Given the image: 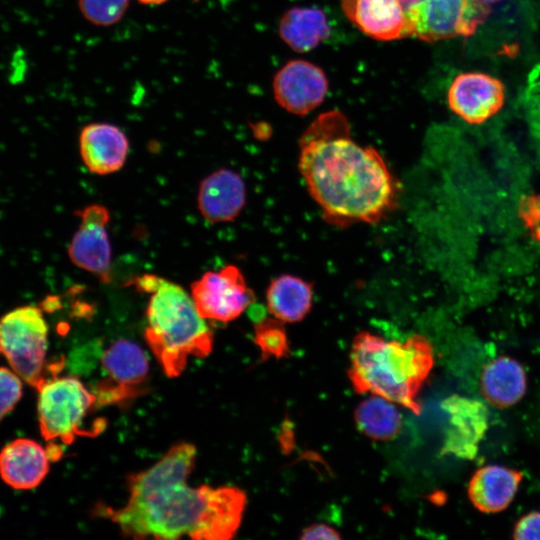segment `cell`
I'll return each instance as SVG.
<instances>
[{
    "label": "cell",
    "instance_id": "6da1fadb",
    "mask_svg": "<svg viewBox=\"0 0 540 540\" xmlns=\"http://www.w3.org/2000/svg\"><path fill=\"white\" fill-rule=\"evenodd\" d=\"M196 456L191 443L173 445L155 464L129 476L122 507H102L101 515L134 539H232L242 522L246 494L234 486L191 487Z\"/></svg>",
    "mask_w": 540,
    "mask_h": 540
},
{
    "label": "cell",
    "instance_id": "7a4b0ae2",
    "mask_svg": "<svg viewBox=\"0 0 540 540\" xmlns=\"http://www.w3.org/2000/svg\"><path fill=\"white\" fill-rule=\"evenodd\" d=\"M299 171L331 224L379 222L396 206L399 187L382 156L350 136L346 117L329 111L300 138Z\"/></svg>",
    "mask_w": 540,
    "mask_h": 540
},
{
    "label": "cell",
    "instance_id": "3957f363",
    "mask_svg": "<svg viewBox=\"0 0 540 540\" xmlns=\"http://www.w3.org/2000/svg\"><path fill=\"white\" fill-rule=\"evenodd\" d=\"M433 365V348L422 335L400 343L362 331L352 343L348 377L357 393L381 396L419 414L417 396Z\"/></svg>",
    "mask_w": 540,
    "mask_h": 540
},
{
    "label": "cell",
    "instance_id": "277c9868",
    "mask_svg": "<svg viewBox=\"0 0 540 540\" xmlns=\"http://www.w3.org/2000/svg\"><path fill=\"white\" fill-rule=\"evenodd\" d=\"M138 289L151 293L144 336L168 377H178L189 357L203 358L213 348V333L181 286L154 275L137 278Z\"/></svg>",
    "mask_w": 540,
    "mask_h": 540
},
{
    "label": "cell",
    "instance_id": "5b68a950",
    "mask_svg": "<svg viewBox=\"0 0 540 540\" xmlns=\"http://www.w3.org/2000/svg\"><path fill=\"white\" fill-rule=\"evenodd\" d=\"M48 323L35 305L16 307L0 317V355L10 368L30 386L46 377Z\"/></svg>",
    "mask_w": 540,
    "mask_h": 540
},
{
    "label": "cell",
    "instance_id": "8992f818",
    "mask_svg": "<svg viewBox=\"0 0 540 540\" xmlns=\"http://www.w3.org/2000/svg\"><path fill=\"white\" fill-rule=\"evenodd\" d=\"M37 391L39 429L46 441L70 444L85 433L84 421L96 408V397L91 389L75 376H51Z\"/></svg>",
    "mask_w": 540,
    "mask_h": 540
},
{
    "label": "cell",
    "instance_id": "52a82bcc",
    "mask_svg": "<svg viewBox=\"0 0 540 540\" xmlns=\"http://www.w3.org/2000/svg\"><path fill=\"white\" fill-rule=\"evenodd\" d=\"M409 36L435 42L468 37L487 18L488 5L475 0H400Z\"/></svg>",
    "mask_w": 540,
    "mask_h": 540
},
{
    "label": "cell",
    "instance_id": "ba28073f",
    "mask_svg": "<svg viewBox=\"0 0 540 540\" xmlns=\"http://www.w3.org/2000/svg\"><path fill=\"white\" fill-rule=\"evenodd\" d=\"M100 364L103 377L90 388L96 407L123 404L139 396L148 382L147 353L133 341H114L103 352Z\"/></svg>",
    "mask_w": 540,
    "mask_h": 540
},
{
    "label": "cell",
    "instance_id": "9c48e42d",
    "mask_svg": "<svg viewBox=\"0 0 540 540\" xmlns=\"http://www.w3.org/2000/svg\"><path fill=\"white\" fill-rule=\"evenodd\" d=\"M190 296L204 319L224 323L240 317L255 301L242 272L234 265L204 273L192 282Z\"/></svg>",
    "mask_w": 540,
    "mask_h": 540
},
{
    "label": "cell",
    "instance_id": "30bf717a",
    "mask_svg": "<svg viewBox=\"0 0 540 540\" xmlns=\"http://www.w3.org/2000/svg\"><path fill=\"white\" fill-rule=\"evenodd\" d=\"M80 224L68 246L70 261L78 268L110 281L111 244L107 226L110 212L101 204H90L76 211Z\"/></svg>",
    "mask_w": 540,
    "mask_h": 540
},
{
    "label": "cell",
    "instance_id": "8fae6325",
    "mask_svg": "<svg viewBox=\"0 0 540 540\" xmlns=\"http://www.w3.org/2000/svg\"><path fill=\"white\" fill-rule=\"evenodd\" d=\"M448 415L441 452L472 460L478 453L489 425V410L480 400L451 395L442 402Z\"/></svg>",
    "mask_w": 540,
    "mask_h": 540
},
{
    "label": "cell",
    "instance_id": "7c38bea8",
    "mask_svg": "<svg viewBox=\"0 0 540 540\" xmlns=\"http://www.w3.org/2000/svg\"><path fill=\"white\" fill-rule=\"evenodd\" d=\"M505 102L503 83L486 73L459 74L450 85V109L470 124H481L494 116Z\"/></svg>",
    "mask_w": 540,
    "mask_h": 540
},
{
    "label": "cell",
    "instance_id": "4fadbf2b",
    "mask_svg": "<svg viewBox=\"0 0 540 540\" xmlns=\"http://www.w3.org/2000/svg\"><path fill=\"white\" fill-rule=\"evenodd\" d=\"M273 89L281 107L291 113L305 115L323 102L328 81L316 65L295 60L288 62L276 74Z\"/></svg>",
    "mask_w": 540,
    "mask_h": 540
},
{
    "label": "cell",
    "instance_id": "5bb4252c",
    "mask_svg": "<svg viewBox=\"0 0 540 540\" xmlns=\"http://www.w3.org/2000/svg\"><path fill=\"white\" fill-rule=\"evenodd\" d=\"M245 201V182L234 170L218 169L207 175L199 184L197 208L203 218L212 224L236 219Z\"/></svg>",
    "mask_w": 540,
    "mask_h": 540
},
{
    "label": "cell",
    "instance_id": "9a60e30c",
    "mask_svg": "<svg viewBox=\"0 0 540 540\" xmlns=\"http://www.w3.org/2000/svg\"><path fill=\"white\" fill-rule=\"evenodd\" d=\"M129 142L125 133L110 123H91L79 135V152L86 168L98 175L120 170L126 162Z\"/></svg>",
    "mask_w": 540,
    "mask_h": 540
},
{
    "label": "cell",
    "instance_id": "2e32d148",
    "mask_svg": "<svg viewBox=\"0 0 540 540\" xmlns=\"http://www.w3.org/2000/svg\"><path fill=\"white\" fill-rule=\"evenodd\" d=\"M49 461L47 448L38 442L26 438L15 439L0 451V477L13 489H33L48 474Z\"/></svg>",
    "mask_w": 540,
    "mask_h": 540
},
{
    "label": "cell",
    "instance_id": "e0dca14e",
    "mask_svg": "<svg viewBox=\"0 0 540 540\" xmlns=\"http://www.w3.org/2000/svg\"><path fill=\"white\" fill-rule=\"evenodd\" d=\"M349 20L368 36L383 40L408 37L400 0H341Z\"/></svg>",
    "mask_w": 540,
    "mask_h": 540
},
{
    "label": "cell",
    "instance_id": "ac0fdd59",
    "mask_svg": "<svg viewBox=\"0 0 540 540\" xmlns=\"http://www.w3.org/2000/svg\"><path fill=\"white\" fill-rule=\"evenodd\" d=\"M523 474L502 465H486L472 475L467 494L473 506L483 513H498L513 501Z\"/></svg>",
    "mask_w": 540,
    "mask_h": 540
},
{
    "label": "cell",
    "instance_id": "d6986e66",
    "mask_svg": "<svg viewBox=\"0 0 540 540\" xmlns=\"http://www.w3.org/2000/svg\"><path fill=\"white\" fill-rule=\"evenodd\" d=\"M480 387L485 400L493 406L498 408L513 406L526 393V371L514 358L500 356L484 367Z\"/></svg>",
    "mask_w": 540,
    "mask_h": 540
},
{
    "label": "cell",
    "instance_id": "ffe728a7",
    "mask_svg": "<svg viewBox=\"0 0 540 540\" xmlns=\"http://www.w3.org/2000/svg\"><path fill=\"white\" fill-rule=\"evenodd\" d=\"M312 302V284L292 275L273 279L266 291L269 313L284 323L301 321L311 310Z\"/></svg>",
    "mask_w": 540,
    "mask_h": 540
},
{
    "label": "cell",
    "instance_id": "44dd1931",
    "mask_svg": "<svg viewBox=\"0 0 540 540\" xmlns=\"http://www.w3.org/2000/svg\"><path fill=\"white\" fill-rule=\"evenodd\" d=\"M279 33L293 50L307 52L330 35V27L320 9L295 7L283 15Z\"/></svg>",
    "mask_w": 540,
    "mask_h": 540
},
{
    "label": "cell",
    "instance_id": "7402d4cb",
    "mask_svg": "<svg viewBox=\"0 0 540 540\" xmlns=\"http://www.w3.org/2000/svg\"><path fill=\"white\" fill-rule=\"evenodd\" d=\"M354 419L362 434L378 441L393 439L402 426L401 415L394 403L377 395L357 406Z\"/></svg>",
    "mask_w": 540,
    "mask_h": 540
},
{
    "label": "cell",
    "instance_id": "603a6c76",
    "mask_svg": "<svg viewBox=\"0 0 540 540\" xmlns=\"http://www.w3.org/2000/svg\"><path fill=\"white\" fill-rule=\"evenodd\" d=\"M254 342L261 351L263 360L282 358L289 355L288 338L284 322L275 317H266L254 325Z\"/></svg>",
    "mask_w": 540,
    "mask_h": 540
},
{
    "label": "cell",
    "instance_id": "cb8c5ba5",
    "mask_svg": "<svg viewBox=\"0 0 540 540\" xmlns=\"http://www.w3.org/2000/svg\"><path fill=\"white\" fill-rule=\"evenodd\" d=\"M130 0H78L86 20L97 26H110L122 19Z\"/></svg>",
    "mask_w": 540,
    "mask_h": 540
},
{
    "label": "cell",
    "instance_id": "d4e9b609",
    "mask_svg": "<svg viewBox=\"0 0 540 540\" xmlns=\"http://www.w3.org/2000/svg\"><path fill=\"white\" fill-rule=\"evenodd\" d=\"M23 393V380L11 368L0 367V423L17 405Z\"/></svg>",
    "mask_w": 540,
    "mask_h": 540
},
{
    "label": "cell",
    "instance_id": "484cf974",
    "mask_svg": "<svg viewBox=\"0 0 540 540\" xmlns=\"http://www.w3.org/2000/svg\"><path fill=\"white\" fill-rule=\"evenodd\" d=\"M519 216L533 238L540 242V194H532L522 199Z\"/></svg>",
    "mask_w": 540,
    "mask_h": 540
},
{
    "label": "cell",
    "instance_id": "4316f807",
    "mask_svg": "<svg viewBox=\"0 0 540 540\" xmlns=\"http://www.w3.org/2000/svg\"><path fill=\"white\" fill-rule=\"evenodd\" d=\"M516 540H540V511L523 515L513 527Z\"/></svg>",
    "mask_w": 540,
    "mask_h": 540
},
{
    "label": "cell",
    "instance_id": "83f0119b",
    "mask_svg": "<svg viewBox=\"0 0 540 540\" xmlns=\"http://www.w3.org/2000/svg\"><path fill=\"white\" fill-rule=\"evenodd\" d=\"M302 540H335L341 539V534L325 523H314L302 530Z\"/></svg>",
    "mask_w": 540,
    "mask_h": 540
},
{
    "label": "cell",
    "instance_id": "f1b7e54d",
    "mask_svg": "<svg viewBox=\"0 0 540 540\" xmlns=\"http://www.w3.org/2000/svg\"><path fill=\"white\" fill-rule=\"evenodd\" d=\"M138 2L145 5H159L165 3L168 0H137Z\"/></svg>",
    "mask_w": 540,
    "mask_h": 540
},
{
    "label": "cell",
    "instance_id": "f546056e",
    "mask_svg": "<svg viewBox=\"0 0 540 540\" xmlns=\"http://www.w3.org/2000/svg\"><path fill=\"white\" fill-rule=\"evenodd\" d=\"M479 3H482V4H485V5H490V4H493V3H496L500 0H475Z\"/></svg>",
    "mask_w": 540,
    "mask_h": 540
}]
</instances>
